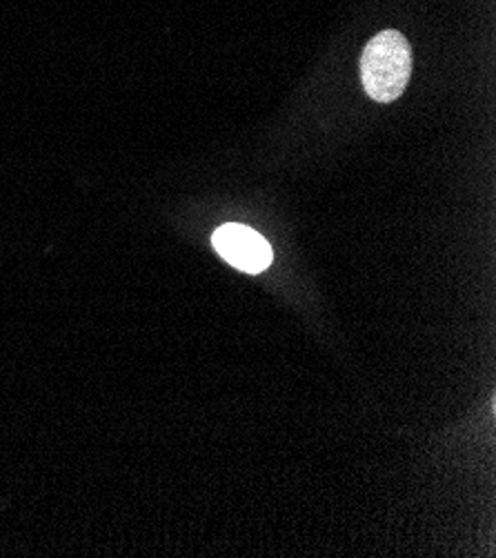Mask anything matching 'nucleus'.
I'll return each mask as SVG.
<instances>
[{"label": "nucleus", "mask_w": 496, "mask_h": 558, "mask_svg": "<svg viewBox=\"0 0 496 558\" xmlns=\"http://www.w3.org/2000/svg\"><path fill=\"white\" fill-rule=\"evenodd\" d=\"M211 245L230 265L247 274H261L274 258L269 243L258 232L237 222L218 228L211 236Z\"/></svg>", "instance_id": "nucleus-2"}, {"label": "nucleus", "mask_w": 496, "mask_h": 558, "mask_svg": "<svg viewBox=\"0 0 496 558\" xmlns=\"http://www.w3.org/2000/svg\"><path fill=\"white\" fill-rule=\"evenodd\" d=\"M412 76V49L401 32L376 34L361 56V81L376 102L397 100Z\"/></svg>", "instance_id": "nucleus-1"}]
</instances>
